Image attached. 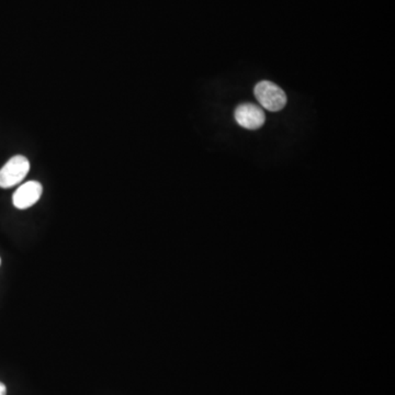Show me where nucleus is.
Listing matches in <instances>:
<instances>
[{"label": "nucleus", "instance_id": "f257e3e1", "mask_svg": "<svg viewBox=\"0 0 395 395\" xmlns=\"http://www.w3.org/2000/svg\"><path fill=\"white\" fill-rule=\"evenodd\" d=\"M255 97L268 111H280L286 104V92L274 83L262 80L255 87Z\"/></svg>", "mask_w": 395, "mask_h": 395}, {"label": "nucleus", "instance_id": "f03ea898", "mask_svg": "<svg viewBox=\"0 0 395 395\" xmlns=\"http://www.w3.org/2000/svg\"><path fill=\"white\" fill-rule=\"evenodd\" d=\"M30 162L23 155L13 156L0 169V188L15 187L27 177Z\"/></svg>", "mask_w": 395, "mask_h": 395}, {"label": "nucleus", "instance_id": "7ed1b4c3", "mask_svg": "<svg viewBox=\"0 0 395 395\" xmlns=\"http://www.w3.org/2000/svg\"><path fill=\"white\" fill-rule=\"evenodd\" d=\"M235 120L243 128L257 130L262 126L266 120L264 110L254 104H243L235 110Z\"/></svg>", "mask_w": 395, "mask_h": 395}, {"label": "nucleus", "instance_id": "20e7f679", "mask_svg": "<svg viewBox=\"0 0 395 395\" xmlns=\"http://www.w3.org/2000/svg\"><path fill=\"white\" fill-rule=\"evenodd\" d=\"M43 187L37 181H28L18 188L13 195V202L19 210H25L32 207L42 195Z\"/></svg>", "mask_w": 395, "mask_h": 395}, {"label": "nucleus", "instance_id": "39448f33", "mask_svg": "<svg viewBox=\"0 0 395 395\" xmlns=\"http://www.w3.org/2000/svg\"><path fill=\"white\" fill-rule=\"evenodd\" d=\"M0 395H7V388L3 382H0Z\"/></svg>", "mask_w": 395, "mask_h": 395}, {"label": "nucleus", "instance_id": "423d86ee", "mask_svg": "<svg viewBox=\"0 0 395 395\" xmlns=\"http://www.w3.org/2000/svg\"><path fill=\"white\" fill-rule=\"evenodd\" d=\"M0 262H1V260H0Z\"/></svg>", "mask_w": 395, "mask_h": 395}]
</instances>
